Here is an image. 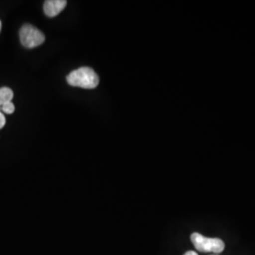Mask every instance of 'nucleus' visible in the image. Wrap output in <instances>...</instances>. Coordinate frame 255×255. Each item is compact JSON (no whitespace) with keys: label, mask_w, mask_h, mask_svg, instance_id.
Instances as JSON below:
<instances>
[{"label":"nucleus","mask_w":255,"mask_h":255,"mask_svg":"<svg viewBox=\"0 0 255 255\" xmlns=\"http://www.w3.org/2000/svg\"><path fill=\"white\" fill-rule=\"evenodd\" d=\"M5 124H6V119H5L4 115L2 114V112H0V128L4 127Z\"/></svg>","instance_id":"obj_7"},{"label":"nucleus","mask_w":255,"mask_h":255,"mask_svg":"<svg viewBox=\"0 0 255 255\" xmlns=\"http://www.w3.org/2000/svg\"><path fill=\"white\" fill-rule=\"evenodd\" d=\"M0 112H1V106H0Z\"/></svg>","instance_id":"obj_10"},{"label":"nucleus","mask_w":255,"mask_h":255,"mask_svg":"<svg viewBox=\"0 0 255 255\" xmlns=\"http://www.w3.org/2000/svg\"><path fill=\"white\" fill-rule=\"evenodd\" d=\"M191 241L195 248L201 253L220 254L225 249V244L221 239L205 237L199 233L192 234Z\"/></svg>","instance_id":"obj_2"},{"label":"nucleus","mask_w":255,"mask_h":255,"mask_svg":"<svg viewBox=\"0 0 255 255\" xmlns=\"http://www.w3.org/2000/svg\"></svg>","instance_id":"obj_11"},{"label":"nucleus","mask_w":255,"mask_h":255,"mask_svg":"<svg viewBox=\"0 0 255 255\" xmlns=\"http://www.w3.org/2000/svg\"><path fill=\"white\" fill-rule=\"evenodd\" d=\"M1 27H2V23H1V21H0V30H1Z\"/></svg>","instance_id":"obj_9"},{"label":"nucleus","mask_w":255,"mask_h":255,"mask_svg":"<svg viewBox=\"0 0 255 255\" xmlns=\"http://www.w3.org/2000/svg\"><path fill=\"white\" fill-rule=\"evenodd\" d=\"M13 98V92L8 87L0 88V106L3 104L10 102Z\"/></svg>","instance_id":"obj_5"},{"label":"nucleus","mask_w":255,"mask_h":255,"mask_svg":"<svg viewBox=\"0 0 255 255\" xmlns=\"http://www.w3.org/2000/svg\"><path fill=\"white\" fill-rule=\"evenodd\" d=\"M65 0H47L44 3V11L46 16L55 17L66 7Z\"/></svg>","instance_id":"obj_4"},{"label":"nucleus","mask_w":255,"mask_h":255,"mask_svg":"<svg viewBox=\"0 0 255 255\" xmlns=\"http://www.w3.org/2000/svg\"><path fill=\"white\" fill-rule=\"evenodd\" d=\"M1 112L10 115L14 112V105L11 102H7L1 106Z\"/></svg>","instance_id":"obj_6"},{"label":"nucleus","mask_w":255,"mask_h":255,"mask_svg":"<svg viewBox=\"0 0 255 255\" xmlns=\"http://www.w3.org/2000/svg\"><path fill=\"white\" fill-rule=\"evenodd\" d=\"M183 255H199L197 253H195V252H193V251H189V252H187V253H185Z\"/></svg>","instance_id":"obj_8"},{"label":"nucleus","mask_w":255,"mask_h":255,"mask_svg":"<svg viewBox=\"0 0 255 255\" xmlns=\"http://www.w3.org/2000/svg\"><path fill=\"white\" fill-rule=\"evenodd\" d=\"M69 85L84 89H94L100 83V78L90 67H81L72 71L66 78Z\"/></svg>","instance_id":"obj_1"},{"label":"nucleus","mask_w":255,"mask_h":255,"mask_svg":"<svg viewBox=\"0 0 255 255\" xmlns=\"http://www.w3.org/2000/svg\"><path fill=\"white\" fill-rule=\"evenodd\" d=\"M19 37L21 44L27 48H33L42 45L45 42V35L36 27L26 24L21 27Z\"/></svg>","instance_id":"obj_3"}]
</instances>
